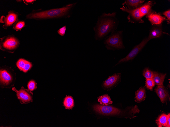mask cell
I'll return each mask as SVG.
<instances>
[{
	"instance_id": "6da1fadb",
	"label": "cell",
	"mask_w": 170,
	"mask_h": 127,
	"mask_svg": "<svg viewBox=\"0 0 170 127\" xmlns=\"http://www.w3.org/2000/svg\"><path fill=\"white\" fill-rule=\"evenodd\" d=\"M116 15V12H104L98 17L97 22L93 28L96 40H102L109 33L116 30L119 24Z\"/></svg>"
},
{
	"instance_id": "7a4b0ae2",
	"label": "cell",
	"mask_w": 170,
	"mask_h": 127,
	"mask_svg": "<svg viewBox=\"0 0 170 127\" xmlns=\"http://www.w3.org/2000/svg\"><path fill=\"white\" fill-rule=\"evenodd\" d=\"M77 3L59 8L42 11H33L26 16V19H45L66 17Z\"/></svg>"
},
{
	"instance_id": "3957f363",
	"label": "cell",
	"mask_w": 170,
	"mask_h": 127,
	"mask_svg": "<svg viewBox=\"0 0 170 127\" xmlns=\"http://www.w3.org/2000/svg\"><path fill=\"white\" fill-rule=\"evenodd\" d=\"M123 31L122 30L115 31L105 38L103 43L107 50L115 51L125 48L122 41Z\"/></svg>"
},
{
	"instance_id": "277c9868",
	"label": "cell",
	"mask_w": 170,
	"mask_h": 127,
	"mask_svg": "<svg viewBox=\"0 0 170 127\" xmlns=\"http://www.w3.org/2000/svg\"><path fill=\"white\" fill-rule=\"evenodd\" d=\"M16 79V74L11 67L2 66L0 68V85L2 88H10Z\"/></svg>"
},
{
	"instance_id": "5b68a950",
	"label": "cell",
	"mask_w": 170,
	"mask_h": 127,
	"mask_svg": "<svg viewBox=\"0 0 170 127\" xmlns=\"http://www.w3.org/2000/svg\"><path fill=\"white\" fill-rule=\"evenodd\" d=\"M20 44L19 40L13 35L4 36L1 38L0 49L11 53H13Z\"/></svg>"
},
{
	"instance_id": "8992f818",
	"label": "cell",
	"mask_w": 170,
	"mask_h": 127,
	"mask_svg": "<svg viewBox=\"0 0 170 127\" xmlns=\"http://www.w3.org/2000/svg\"><path fill=\"white\" fill-rule=\"evenodd\" d=\"M149 41L147 38H144L140 43L135 46L126 57L120 59L115 66L121 63L126 62L133 60L143 48Z\"/></svg>"
},
{
	"instance_id": "52a82bcc",
	"label": "cell",
	"mask_w": 170,
	"mask_h": 127,
	"mask_svg": "<svg viewBox=\"0 0 170 127\" xmlns=\"http://www.w3.org/2000/svg\"><path fill=\"white\" fill-rule=\"evenodd\" d=\"M12 89L16 93L17 97L21 104H26L32 102L33 93L28 89L24 88L23 87L19 90L15 87H12Z\"/></svg>"
},
{
	"instance_id": "ba28073f",
	"label": "cell",
	"mask_w": 170,
	"mask_h": 127,
	"mask_svg": "<svg viewBox=\"0 0 170 127\" xmlns=\"http://www.w3.org/2000/svg\"><path fill=\"white\" fill-rule=\"evenodd\" d=\"M120 9L122 11L128 13L127 19L128 22L133 23L144 22L139 14V7L134 9H130L126 6H125L120 8Z\"/></svg>"
},
{
	"instance_id": "9c48e42d",
	"label": "cell",
	"mask_w": 170,
	"mask_h": 127,
	"mask_svg": "<svg viewBox=\"0 0 170 127\" xmlns=\"http://www.w3.org/2000/svg\"><path fill=\"white\" fill-rule=\"evenodd\" d=\"M19 13L14 10H10L6 16H2L0 19V22L2 23H4L3 28L7 29L8 28L11 26L18 19Z\"/></svg>"
},
{
	"instance_id": "30bf717a",
	"label": "cell",
	"mask_w": 170,
	"mask_h": 127,
	"mask_svg": "<svg viewBox=\"0 0 170 127\" xmlns=\"http://www.w3.org/2000/svg\"><path fill=\"white\" fill-rule=\"evenodd\" d=\"M93 108L95 112L104 115H115L119 114L121 112L119 109L108 105L96 104L93 106Z\"/></svg>"
},
{
	"instance_id": "8fae6325",
	"label": "cell",
	"mask_w": 170,
	"mask_h": 127,
	"mask_svg": "<svg viewBox=\"0 0 170 127\" xmlns=\"http://www.w3.org/2000/svg\"><path fill=\"white\" fill-rule=\"evenodd\" d=\"M121 73L115 74L110 76L102 84V87L107 89H111L116 86L120 80Z\"/></svg>"
},
{
	"instance_id": "7c38bea8",
	"label": "cell",
	"mask_w": 170,
	"mask_h": 127,
	"mask_svg": "<svg viewBox=\"0 0 170 127\" xmlns=\"http://www.w3.org/2000/svg\"><path fill=\"white\" fill-rule=\"evenodd\" d=\"M146 15L152 25L161 24L164 21L167 20L165 16H162L152 9Z\"/></svg>"
},
{
	"instance_id": "4fadbf2b",
	"label": "cell",
	"mask_w": 170,
	"mask_h": 127,
	"mask_svg": "<svg viewBox=\"0 0 170 127\" xmlns=\"http://www.w3.org/2000/svg\"><path fill=\"white\" fill-rule=\"evenodd\" d=\"M154 90L162 103L166 102L169 97V95L167 90L163 85H158L155 88Z\"/></svg>"
},
{
	"instance_id": "5bb4252c",
	"label": "cell",
	"mask_w": 170,
	"mask_h": 127,
	"mask_svg": "<svg viewBox=\"0 0 170 127\" xmlns=\"http://www.w3.org/2000/svg\"><path fill=\"white\" fill-rule=\"evenodd\" d=\"M163 34V29L162 24L152 25L147 37L149 41L154 38L160 37Z\"/></svg>"
},
{
	"instance_id": "9a60e30c",
	"label": "cell",
	"mask_w": 170,
	"mask_h": 127,
	"mask_svg": "<svg viewBox=\"0 0 170 127\" xmlns=\"http://www.w3.org/2000/svg\"><path fill=\"white\" fill-rule=\"evenodd\" d=\"M18 68L21 71L26 73L33 67L32 64L26 60L22 58L19 59L16 63Z\"/></svg>"
},
{
	"instance_id": "2e32d148",
	"label": "cell",
	"mask_w": 170,
	"mask_h": 127,
	"mask_svg": "<svg viewBox=\"0 0 170 127\" xmlns=\"http://www.w3.org/2000/svg\"><path fill=\"white\" fill-rule=\"evenodd\" d=\"M155 3L154 1H149L139 7V13L141 18L146 15L150 12Z\"/></svg>"
},
{
	"instance_id": "e0dca14e",
	"label": "cell",
	"mask_w": 170,
	"mask_h": 127,
	"mask_svg": "<svg viewBox=\"0 0 170 127\" xmlns=\"http://www.w3.org/2000/svg\"><path fill=\"white\" fill-rule=\"evenodd\" d=\"M145 1L143 0H125L122 5H126L130 9H134L139 8Z\"/></svg>"
},
{
	"instance_id": "ac0fdd59",
	"label": "cell",
	"mask_w": 170,
	"mask_h": 127,
	"mask_svg": "<svg viewBox=\"0 0 170 127\" xmlns=\"http://www.w3.org/2000/svg\"><path fill=\"white\" fill-rule=\"evenodd\" d=\"M146 97V91L145 86L141 87L135 92V100L137 102L140 103L144 101Z\"/></svg>"
},
{
	"instance_id": "d6986e66",
	"label": "cell",
	"mask_w": 170,
	"mask_h": 127,
	"mask_svg": "<svg viewBox=\"0 0 170 127\" xmlns=\"http://www.w3.org/2000/svg\"><path fill=\"white\" fill-rule=\"evenodd\" d=\"M170 117V113L167 115L162 113L159 115L156 120V123L159 127H165Z\"/></svg>"
},
{
	"instance_id": "ffe728a7",
	"label": "cell",
	"mask_w": 170,
	"mask_h": 127,
	"mask_svg": "<svg viewBox=\"0 0 170 127\" xmlns=\"http://www.w3.org/2000/svg\"><path fill=\"white\" fill-rule=\"evenodd\" d=\"M153 79L155 85H163L166 74L159 73L157 71H153Z\"/></svg>"
},
{
	"instance_id": "44dd1931",
	"label": "cell",
	"mask_w": 170,
	"mask_h": 127,
	"mask_svg": "<svg viewBox=\"0 0 170 127\" xmlns=\"http://www.w3.org/2000/svg\"><path fill=\"white\" fill-rule=\"evenodd\" d=\"M64 106L66 109H71L74 106V100L71 96H66L63 101Z\"/></svg>"
},
{
	"instance_id": "7402d4cb",
	"label": "cell",
	"mask_w": 170,
	"mask_h": 127,
	"mask_svg": "<svg viewBox=\"0 0 170 127\" xmlns=\"http://www.w3.org/2000/svg\"><path fill=\"white\" fill-rule=\"evenodd\" d=\"M98 101L101 104L104 105L112 104L113 102L110 97L107 94L104 95L99 97Z\"/></svg>"
},
{
	"instance_id": "603a6c76",
	"label": "cell",
	"mask_w": 170,
	"mask_h": 127,
	"mask_svg": "<svg viewBox=\"0 0 170 127\" xmlns=\"http://www.w3.org/2000/svg\"><path fill=\"white\" fill-rule=\"evenodd\" d=\"M13 29L16 31L21 30L25 27V23L24 21L17 20L12 25Z\"/></svg>"
},
{
	"instance_id": "cb8c5ba5",
	"label": "cell",
	"mask_w": 170,
	"mask_h": 127,
	"mask_svg": "<svg viewBox=\"0 0 170 127\" xmlns=\"http://www.w3.org/2000/svg\"><path fill=\"white\" fill-rule=\"evenodd\" d=\"M143 74L146 79H152L154 72L149 68H146L144 70Z\"/></svg>"
},
{
	"instance_id": "d4e9b609",
	"label": "cell",
	"mask_w": 170,
	"mask_h": 127,
	"mask_svg": "<svg viewBox=\"0 0 170 127\" xmlns=\"http://www.w3.org/2000/svg\"><path fill=\"white\" fill-rule=\"evenodd\" d=\"M145 84L146 88L150 90H153L155 85L153 79H146Z\"/></svg>"
},
{
	"instance_id": "484cf974",
	"label": "cell",
	"mask_w": 170,
	"mask_h": 127,
	"mask_svg": "<svg viewBox=\"0 0 170 127\" xmlns=\"http://www.w3.org/2000/svg\"><path fill=\"white\" fill-rule=\"evenodd\" d=\"M27 87L29 90L30 91H33L37 88V83L34 80L32 79L28 82Z\"/></svg>"
},
{
	"instance_id": "4316f807",
	"label": "cell",
	"mask_w": 170,
	"mask_h": 127,
	"mask_svg": "<svg viewBox=\"0 0 170 127\" xmlns=\"http://www.w3.org/2000/svg\"><path fill=\"white\" fill-rule=\"evenodd\" d=\"M162 14L164 15L166 18L167 23L169 24L170 23V9H169L163 12Z\"/></svg>"
},
{
	"instance_id": "83f0119b",
	"label": "cell",
	"mask_w": 170,
	"mask_h": 127,
	"mask_svg": "<svg viewBox=\"0 0 170 127\" xmlns=\"http://www.w3.org/2000/svg\"><path fill=\"white\" fill-rule=\"evenodd\" d=\"M66 30V26H65L60 28L57 31L58 33L61 36H64Z\"/></svg>"
},
{
	"instance_id": "f1b7e54d",
	"label": "cell",
	"mask_w": 170,
	"mask_h": 127,
	"mask_svg": "<svg viewBox=\"0 0 170 127\" xmlns=\"http://www.w3.org/2000/svg\"><path fill=\"white\" fill-rule=\"evenodd\" d=\"M36 0H24L23 1L24 3L27 5L30 4H32Z\"/></svg>"
},
{
	"instance_id": "f546056e",
	"label": "cell",
	"mask_w": 170,
	"mask_h": 127,
	"mask_svg": "<svg viewBox=\"0 0 170 127\" xmlns=\"http://www.w3.org/2000/svg\"><path fill=\"white\" fill-rule=\"evenodd\" d=\"M165 127H170V117L168 118L167 124Z\"/></svg>"
}]
</instances>
